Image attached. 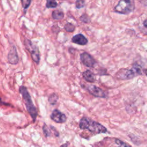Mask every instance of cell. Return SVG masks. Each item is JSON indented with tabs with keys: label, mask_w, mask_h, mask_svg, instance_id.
<instances>
[{
	"label": "cell",
	"mask_w": 147,
	"mask_h": 147,
	"mask_svg": "<svg viewBox=\"0 0 147 147\" xmlns=\"http://www.w3.org/2000/svg\"><path fill=\"white\" fill-rule=\"evenodd\" d=\"M52 18L55 20H61L64 18V13L60 10H53L52 13Z\"/></svg>",
	"instance_id": "obj_12"
},
{
	"label": "cell",
	"mask_w": 147,
	"mask_h": 147,
	"mask_svg": "<svg viewBox=\"0 0 147 147\" xmlns=\"http://www.w3.org/2000/svg\"><path fill=\"white\" fill-rule=\"evenodd\" d=\"M83 79L87 82L93 83L95 81V75L90 70L87 69L82 73Z\"/></svg>",
	"instance_id": "obj_11"
},
{
	"label": "cell",
	"mask_w": 147,
	"mask_h": 147,
	"mask_svg": "<svg viewBox=\"0 0 147 147\" xmlns=\"http://www.w3.org/2000/svg\"><path fill=\"white\" fill-rule=\"evenodd\" d=\"M85 6V2L84 0H76L75 2V6L77 9H81Z\"/></svg>",
	"instance_id": "obj_20"
},
{
	"label": "cell",
	"mask_w": 147,
	"mask_h": 147,
	"mask_svg": "<svg viewBox=\"0 0 147 147\" xmlns=\"http://www.w3.org/2000/svg\"><path fill=\"white\" fill-rule=\"evenodd\" d=\"M7 61L9 63L15 65L19 61V57L17 53V48L15 45H12L8 54H7Z\"/></svg>",
	"instance_id": "obj_8"
},
{
	"label": "cell",
	"mask_w": 147,
	"mask_h": 147,
	"mask_svg": "<svg viewBox=\"0 0 147 147\" xmlns=\"http://www.w3.org/2000/svg\"><path fill=\"white\" fill-rule=\"evenodd\" d=\"M115 142L118 145V147H132L130 145L118 139H115Z\"/></svg>",
	"instance_id": "obj_19"
},
{
	"label": "cell",
	"mask_w": 147,
	"mask_h": 147,
	"mask_svg": "<svg viewBox=\"0 0 147 147\" xmlns=\"http://www.w3.org/2000/svg\"><path fill=\"white\" fill-rule=\"evenodd\" d=\"M134 0H119L114 7V11L121 14H128L134 10Z\"/></svg>",
	"instance_id": "obj_4"
},
{
	"label": "cell",
	"mask_w": 147,
	"mask_h": 147,
	"mask_svg": "<svg viewBox=\"0 0 147 147\" xmlns=\"http://www.w3.org/2000/svg\"><path fill=\"white\" fill-rule=\"evenodd\" d=\"M87 90L90 94L95 97L106 98L107 97V93L101 88L95 85H88L87 86Z\"/></svg>",
	"instance_id": "obj_6"
},
{
	"label": "cell",
	"mask_w": 147,
	"mask_h": 147,
	"mask_svg": "<svg viewBox=\"0 0 147 147\" xmlns=\"http://www.w3.org/2000/svg\"><path fill=\"white\" fill-rule=\"evenodd\" d=\"M80 60L84 65L89 68L94 67L96 63L94 57L87 52L80 54Z\"/></svg>",
	"instance_id": "obj_7"
},
{
	"label": "cell",
	"mask_w": 147,
	"mask_h": 147,
	"mask_svg": "<svg viewBox=\"0 0 147 147\" xmlns=\"http://www.w3.org/2000/svg\"><path fill=\"white\" fill-rule=\"evenodd\" d=\"M50 118L55 122L59 123H64L67 121L66 115L57 109H55L52 111Z\"/></svg>",
	"instance_id": "obj_9"
},
{
	"label": "cell",
	"mask_w": 147,
	"mask_h": 147,
	"mask_svg": "<svg viewBox=\"0 0 147 147\" xmlns=\"http://www.w3.org/2000/svg\"><path fill=\"white\" fill-rule=\"evenodd\" d=\"M146 69L138 63H134L131 68H123L119 69L115 74V78L118 80H130L138 75H146Z\"/></svg>",
	"instance_id": "obj_1"
},
{
	"label": "cell",
	"mask_w": 147,
	"mask_h": 147,
	"mask_svg": "<svg viewBox=\"0 0 147 147\" xmlns=\"http://www.w3.org/2000/svg\"><path fill=\"white\" fill-rule=\"evenodd\" d=\"M46 7L47 8H55L57 6V3L56 0H46Z\"/></svg>",
	"instance_id": "obj_16"
},
{
	"label": "cell",
	"mask_w": 147,
	"mask_h": 147,
	"mask_svg": "<svg viewBox=\"0 0 147 147\" xmlns=\"http://www.w3.org/2000/svg\"><path fill=\"white\" fill-rule=\"evenodd\" d=\"M79 19H80V20L82 22H84L85 24L89 23L90 22V21H91V19H90V17L87 14H83L80 17Z\"/></svg>",
	"instance_id": "obj_17"
},
{
	"label": "cell",
	"mask_w": 147,
	"mask_h": 147,
	"mask_svg": "<svg viewBox=\"0 0 147 147\" xmlns=\"http://www.w3.org/2000/svg\"><path fill=\"white\" fill-rule=\"evenodd\" d=\"M68 142H67L65 144H64L63 145H61L60 147H68Z\"/></svg>",
	"instance_id": "obj_21"
},
{
	"label": "cell",
	"mask_w": 147,
	"mask_h": 147,
	"mask_svg": "<svg viewBox=\"0 0 147 147\" xmlns=\"http://www.w3.org/2000/svg\"><path fill=\"white\" fill-rule=\"evenodd\" d=\"M146 22H147L146 20H145L144 21V22H143V24H144V27H145V28H146V26H147Z\"/></svg>",
	"instance_id": "obj_22"
},
{
	"label": "cell",
	"mask_w": 147,
	"mask_h": 147,
	"mask_svg": "<svg viewBox=\"0 0 147 147\" xmlns=\"http://www.w3.org/2000/svg\"><path fill=\"white\" fill-rule=\"evenodd\" d=\"M58 99H59V97L55 93H53L51 95H50V96H49L48 101L51 105H55V104H56Z\"/></svg>",
	"instance_id": "obj_13"
},
{
	"label": "cell",
	"mask_w": 147,
	"mask_h": 147,
	"mask_svg": "<svg viewBox=\"0 0 147 147\" xmlns=\"http://www.w3.org/2000/svg\"><path fill=\"white\" fill-rule=\"evenodd\" d=\"M24 45L30 53L32 60L36 63L38 64L40 60V55L37 46L28 38H25Z\"/></svg>",
	"instance_id": "obj_5"
},
{
	"label": "cell",
	"mask_w": 147,
	"mask_h": 147,
	"mask_svg": "<svg viewBox=\"0 0 147 147\" xmlns=\"http://www.w3.org/2000/svg\"><path fill=\"white\" fill-rule=\"evenodd\" d=\"M19 91L20 94L22 95V98L24 100L26 110L28 112V113L30 114V117H32L33 122H35L36 118L38 115L37 110L36 107L34 106L31 96L26 88V87L24 86H21L20 87Z\"/></svg>",
	"instance_id": "obj_3"
},
{
	"label": "cell",
	"mask_w": 147,
	"mask_h": 147,
	"mask_svg": "<svg viewBox=\"0 0 147 147\" xmlns=\"http://www.w3.org/2000/svg\"><path fill=\"white\" fill-rule=\"evenodd\" d=\"M64 28L68 32H73L75 30V27L71 22H67L65 24Z\"/></svg>",
	"instance_id": "obj_15"
},
{
	"label": "cell",
	"mask_w": 147,
	"mask_h": 147,
	"mask_svg": "<svg viewBox=\"0 0 147 147\" xmlns=\"http://www.w3.org/2000/svg\"><path fill=\"white\" fill-rule=\"evenodd\" d=\"M79 126L81 129L87 130L94 134L106 133L107 131L106 127L102 124L87 117H83L80 119Z\"/></svg>",
	"instance_id": "obj_2"
},
{
	"label": "cell",
	"mask_w": 147,
	"mask_h": 147,
	"mask_svg": "<svg viewBox=\"0 0 147 147\" xmlns=\"http://www.w3.org/2000/svg\"><path fill=\"white\" fill-rule=\"evenodd\" d=\"M71 41L72 42L80 45H85L88 42L87 38L83 34L81 33H79L74 36L72 37Z\"/></svg>",
	"instance_id": "obj_10"
},
{
	"label": "cell",
	"mask_w": 147,
	"mask_h": 147,
	"mask_svg": "<svg viewBox=\"0 0 147 147\" xmlns=\"http://www.w3.org/2000/svg\"><path fill=\"white\" fill-rule=\"evenodd\" d=\"M21 4L23 9H24L25 11H26V10L30 5L32 0H21Z\"/></svg>",
	"instance_id": "obj_18"
},
{
	"label": "cell",
	"mask_w": 147,
	"mask_h": 147,
	"mask_svg": "<svg viewBox=\"0 0 147 147\" xmlns=\"http://www.w3.org/2000/svg\"><path fill=\"white\" fill-rule=\"evenodd\" d=\"M0 102H2V101H1V98H0Z\"/></svg>",
	"instance_id": "obj_23"
},
{
	"label": "cell",
	"mask_w": 147,
	"mask_h": 147,
	"mask_svg": "<svg viewBox=\"0 0 147 147\" xmlns=\"http://www.w3.org/2000/svg\"><path fill=\"white\" fill-rule=\"evenodd\" d=\"M42 130H43V132H44V134L45 136V137H48L49 136H51V128L50 127H49L46 124L44 123V126H42Z\"/></svg>",
	"instance_id": "obj_14"
}]
</instances>
